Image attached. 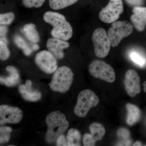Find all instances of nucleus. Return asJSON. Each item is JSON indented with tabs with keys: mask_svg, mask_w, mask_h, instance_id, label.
Masks as SVG:
<instances>
[{
	"mask_svg": "<svg viewBox=\"0 0 146 146\" xmlns=\"http://www.w3.org/2000/svg\"><path fill=\"white\" fill-rule=\"evenodd\" d=\"M48 126L45 139L47 143H52L66 131L69 123L64 114L60 111H53L47 115L46 119Z\"/></svg>",
	"mask_w": 146,
	"mask_h": 146,
	"instance_id": "nucleus-2",
	"label": "nucleus"
},
{
	"mask_svg": "<svg viewBox=\"0 0 146 146\" xmlns=\"http://www.w3.org/2000/svg\"><path fill=\"white\" fill-rule=\"evenodd\" d=\"M145 124L146 125V118H145Z\"/></svg>",
	"mask_w": 146,
	"mask_h": 146,
	"instance_id": "nucleus-35",
	"label": "nucleus"
},
{
	"mask_svg": "<svg viewBox=\"0 0 146 146\" xmlns=\"http://www.w3.org/2000/svg\"><path fill=\"white\" fill-rule=\"evenodd\" d=\"M32 82L28 80L26 82L25 84L20 85L18 91L24 100L27 101L35 102L39 101L42 98V94L38 90L32 88Z\"/></svg>",
	"mask_w": 146,
	"mask_h": 146,
	"instance_id": "nucleus-13",
	"label": "nucleus"
},
{
	"mask_svg": "<svg viewBox=\"0 0 146 146\" xmlns=\"http://www.w3.org/2000/svg\"><path fill=\"white\" fill-rule=\"evenodd\" d=\"M99 102V98L94 91L84 90L79 94L74 112L78 117H85L90 109L98 105Z\"/></svg>",
	"mask_w": 146,
	"mask_h": 146,
	"instance_id": "nucleus-4",
	"label": "nucleus"
},
{
	"mask_svg": "<svg viewBox=\"0 0 146 146\" xmlns=\"http://www.w3.org/2000/svg\"><path fill=\"white\" fill-rule=\"evenodd\" d=\"M133 31V26L127 21H116L112 23L108 33L112 46H117L121 41L130 35Z\"/></svg>",
	"mask_w": 146,
	"mask_h": 146,
	"instance_id": "nucleus-5",
	"label": "nucleus"
},
{
	"mask_svg": "<svg viewBox=\"0 0 146 146\" xmlns=\"http://www.w3.org/2000/svg\"><path fill=\"white\" fill-rule=\"evenodd\" d=\"M89 71L91 75L95 78L109 83L114 82L116 79L115 71L113 68L102 60L92 61L89 65Z\"/></svg>",
	"mask_w": 146,
	"mask_h": 146,
	"instance_id": "nucleus-7",
	"label": "nucleus"
},
{
	"mask_svg": "<svg viewBox=\"0 0 146 146\" xmlns=\"http://www.w3.org/2000/svg\"><path fill=\"white\" fill-rule=\"evenodd\" d=\"M117 135L119 138L123 140L122 142L118 144V145H131V142L129 140L130 132L127 129L125 128H120L117 131Z\"/></svg>",
	"mask_w": 146,
	"mask_h": 146,
	"instance_id": "nucleus-21",
	"label": "nucleus"
},
{
	"mask_svg": "<svg viewBox=\"0 0 146 146\" xmlns=\"http://www.w3.org/2000/svg\"><path fill=\"white\" fill-rule=\"evenodd\" d=\"M7 28L5 26H1L0 27V35H1V40L3 41L6 44L7 43V41L6 39L5 36L6 33H7Z\"/></svg>",
	"mask_w": 146,
	"mask_h": 146,
	"instance_id": "nucleus-31",
	"label": "nucleus"
},
{
	"mask_svg": "<svg viewBox=\"0 0 146 146\" xmlns=\"http://www.w3.org/2000/svg\"><path fill=\"white\" fill-rule=\"evenodd\" d=\"M123 11L122 0H110L107 5L100 12L99 18L105 23H112L119 19Z\"/></svg>",
	"mask_w": 146,
	"mask_h": 146,
	"instance_id": "nucleus-8",
	"label": "nucleus"
},
{
	"mask_svg": "<svg viewBox=\"0 0 146 146\" xmlns=\"http://www.w3.org/2000/svg\"><path fill=\"white\" fill-rule=\"evenodd\" d=\"M133 14L130 19L135 28L139 31H143L146 25V7H135L132 10Z\"/></svg>",
	"mask_w": 146,
	"mask_h": 146,
	"instance_id": "nucleus-14",
	"label": "nucleus"
},
{
	"mask_svg": "<svg viewBox=\"0 0 146 146\" xmlns=\"http://www.w3.org/2000/svg\"><path fill=\"white\" fill-rule=\"evenodd\" d=\"M43 18L45 22L53 27L51 35L53 38L66 41L72 36V28L62 14L47 11L44 14Z\"/></svg>",
	"mask_w": 146,
	"mask_h": 146,
	"instance_id": "nucleus-1",
	"label": "nucleus"
},
{
	"mask_svg": "<svg viewBox=\"0 0 146 146\" xmlns=\"http://www.w3.org/2000/svg\"><path fill=\"white\" fill-rule=\"evenodd\" d=\"M47 48L49 51L58 59H62L64 56L63 50L70 46V44L64 40L50 38L46 43Z\"/></svg>",
	"mask_w": 146,
	"mask_h": 146,
	"instance_id": "nucleus-12",
	"label": "nucleus"
},
{
	"mask_svg": "<svg viewBox=\"0 0 146 146\" xmlns=\"http://www.w3.org/2000/svg\"><path fill=\"white\" fill-rule=\"evenodd\" d=\"M45 0H23V4L28 8H39L43 5Z\"/></svg>",
	"mask_w": 146,
	"mask_h": 146,
	"instance_id": "nucleus-27",
	"label": "nucleus"
},
{
	"mask_svg": "<svg viewBox=\"0 0 146 146\" xmlns=\"http://www.w3.org/2000/svg\"><path fill=\"white\" fill-rule=\"evenodd\" d=\"M56 145L58 146H68L67 138H65V136L63 134L60 135L57 138L56 141Z\"/></svg>",
	"mask_w": 146,
	"mask_h": 146,
	"instance_id": "nucleus-29",
	"label": "nucleus"
},
{
	"mask_svg": "<svg viewBox=\"0 0 146 146\" xmlns=\"http://www.w3.org/2000/svg\"><path fill=\"white\" fill-rule=\"evenodd\" d=\"M39 45L36 44V43H35L32 45V49L34 51H36L39 50Z\"/></svg>",
	"mask_w": 146,
	"mask_h": 146,
	"instance_id": "nucleus-32",
	"label": "nucleus"
},
{
	"mask_svg": "<svg viewBox=\"0 0 146 146\" xmlns=\"http://www.w3.org/2000/svg\"><path fill=\"white\" fill-rule=\"evenodd\" d=\"M140 77L137 72L133 70L126 72L124 84L125 89L129 97L133 98L141 91Z\"/></svg>",
	"mask_w": 146,
	"mask_h": 146,
	"instance_id": "nucleus-11",
	"label": "nucleus"
},
{
	"mask_svg": "<svg viewBox=\"0 0 146 146\" xmlns=\"http://www.w3.org/2000/svg\"><path fill=\"white\" fill-rule=\"evenodd\" d=\"M74 74L70 68L63 66L57 68L53 76L50 87L52 91L60 93L67 92L73 81Z\"/></svg>",
	"mask_w": 146,
	"mask_h": 146,
	"instance_id": "nucleus-3",
	"label": "nucleus"
},
{
	"mask_svg": "<svg viewBox=\"0 0 146 146\" xmlns=\"http://www.w3.org/2000/svg\"><path fill=\"white\" fill-rule=\"evenodd\" d=\"M15 19V15L13 12L2 13L0 15V24L1 25H9Z\"/></svg>",
	"mask_w": 146,
	"mask_h": 146,
	"instance_id": "nucleus-25",
	"label": "nucleus"
},
{
	"mask_svg": "<svg viewBox=\"0 0 146 146\" xmlns=\"http://www.w3.org/2000/svg\"><path fill=\"white\" fill-rule=\"evenodd\" d=\"M14 41L16 46L23 50L25 55L29 56L31 54L32 49L29 47L26 42L22 37L19 35H16L14 37Z\"/></svg>",
	"mask_w": 146,
	"mask_h": 146,
	"instance_id": "nucleus-22",
	"label": "nucleus"
},
{
	"mask_svg": "<svg viewBox=\"0 0 146 146\" xmlns=\"http://www.w3.org/2000/svg\"><path fill=\"white\" fill-rule=\"evenodd\" d=\"M133 145L134 146H142V144L141 142H139V141H136V143L133 144Z\"/></svg>",
	"mask_w": 146,
	"mask_h": 146,
	"instance_id": "nucleus-33",
	"label": "nucleus"
},
{
	"mask_svg": "<svg viewBox=\"0 0 146 146\" xmlns=\"http://www.w3.org/2000/svg\"><path fill=\"white\" fill-rule=\"evenodd\" d=\"M129 57L135 64L140 67H144L146 65V58L140 53L132 51L129 54Z\"/></svg>",
	"mask_w": 146,
	"mask_h": 146,
	"instance_id": "nucleus-23",
	"label": "nucleus"
},
{
	"mask_svg": "<svg viewBox=\"0 0 146 146\" xmlns=\"http://www.w3.org/2000/svg\"><path fill=\"white\" fill-rule=\"evenodd\" d=\"M144 91L146 93V80L143 84Z\"/></svg>",
	"mask_w": 146,
	"mask_h": 146,
	"instance_id": "nucleus-34",
	"label": "nucleus"
},
{
	"mask_svg": "<svg viewBox=\"0 0 146 146\" xmlns=\"http://www.w3.org/2000/svg\"><path fill=\"white\" fill-rule=\"evenodd\" d=\"M96 141L91 133H85L84 136L83 143L85 146H94L96 145Z\"/></svg>",
	"mask_w": 146,
	"mask_h": 146,
	"instance_id": "nucleus-28",
	"label": "nucleus"
},
{
	"mask_svg": "<svg viewBox=\"0 0 146 146\" xmlns=\"http://www.w3.org/2000/svg\"><path fill=\"white\" fill-rule=\"evenodd\" d=\"M11 128L7 126H2L0 127V143H7L9 141L11 138V133L12 132Z\"/></svg>",
	"mask_w": 146,
	"mask_h": 146,
	"instance_id": "nucleus-24",
	"label": "nucleus"
},
{
	"mask_svg": "<svg viewBox=\"0 0 146 146\" xmlns=\"http://www.w3.org/2000/svg\"><path fill=\"white\" fill-rule=\"evenodd\" d=\"M6 70L9 73L10 75L6 77L1 76L0 78L1 83L7 86L17 85L20 80V76L17 69L13 66H8L6 68Z\"/></svg>",
	"mask_w": 146,
	"mask_h": 146,
	"instance_id": "nucleus-15",
	"label": "nucleus"
},
{
	"mask_svg": "<svg viewBox=\"0 0 146 146\" xmlns=\"http://www.w3.org/2000/svg\"><path fill=\"white\" fill-rule=\"evenodd\" d=\"M78 0H49V5L54 10L63 9L76 3Z\"/></svg>",
	"mask_w": 146,
	"mask_h": 146,
	"instance_id": "nucleus-20",
	"label": "nucleus"
},
{
	"mask_svg": "<svg viewBox=\"0 0 146 146\" xmlns=\"http://www.w3.org/2000/svg\"><path fill=\"white\" fill-rule=\"evenodd\" d=\"M91 134L96 142L101 141L106 133V129L103 125L98 123L91 124L89 127Z\"/></svg>",
	"mask_w": 146,
	"mask_h": 146,
	"instance_id": "nucleus-19",
	"label": "nucleus"
},
{
	"mask_svg": "<svg viewBox=\"0 0 146 146\" xmlns=\"http://www.w3.org/2000/svg\"><path fill=\"white\" fill-rule=\"evenodd\" d=\"M23 117L22 110L18 107H12L6 105L0 106V124L3 125L7 123H19Z\"/></svg>",
	"mask_w": 146,
	"mask_h": 146,
	"instance_id": "nucleus-10",
	"label": "nucleus"
},
{
	"mask_svg": "<svg viewBox=\"0 0 146 146\" xmlns=\"http://www.w3.org/2000/svg\"><path fill=\"white\" fill-rule=\"evenodd\" d=\"M128 4L131 6H141L143 4L144 0H125Z\"/></svg>",
	"mask_w": 146,
	"mask_h": 146,
	"instance_id": "nucleus-30",
	"label": "nucleus"
},
{
	"mask_svg": "<svg viewBox=\"0 0 146 146\" xmlns=\"http://www.w3.org/2000/svg\"><path fill=\"white\" fill-rule=\"evenodd\" d=\"M92 40L95 53L97 57L103 58L107 56L112 46L105 30L102 28L96 29L92 35Z\"/></svg>",
	"mask_w": 146,
	"mask_h": 146,
	"instance_id": "nucleus-6",
	"label": "nucleus"
},
{
	"mask_svg": "<svg viewBox=\"0 0 146 146\" xmlns=\"http://www.w3.org/2000/svg\"><path fill=\"white\" fill-rule=\"evenodd\" d=\"M23 31L27 39L30 42L35 44L38 43L40 41V36L34 24H26L23 27Z\"/></svg>",
	"mask_w": 146,
	"mask_h": 146,
	"instance_id": "nucleus-17",
	"label": "nucleus"
},
{
	"mask_svg": "<svg viewBox=\"0 0 146 146\" xmlns=\"http://www.w3.org/2000/svg\"><path fill=\"white\" fill-rule=\"evenodd\" d=\"M126 108L128 112L127 123L128 125H133L140 119L141 111L137 106L131 104H127Z\"/></svg>",
	"mask_w": 146,
	"mask_h": 146,
	"instance_id": "nucleus-16",
	"label": "nucleus"
},
{
	"mask_svg": "<svg viewBox=\"0 0 146 146\" xmlns=\"http://www.w3.org/2000/svg\"><path fill=\"white\" fill-rule=\"evenodd\" d=\"M81 133L78 130L74 128L70 129L67 133L68 146H81Z\"/></svg>",
	"mask_w": 146,
	"mask_h": 146,
	"instance_id": "nucleus-18",
	"label": "nucleus"
},
{
	"mask_svg": "<svg viewBox=\"0 0 146 146\" xmlns=\"http://www.w3.org/2000/svg\"><path fill=\"white\" fill-rule=\"evenodd\" d=\"M10 53L6 44L0 41V58L2 60H7L10 56Z\"/></svg>",
	"mask_w": 146,
	"mask_h": 146,
	"instance_id": "nucleus-26",
	"label": "nucleus"
},
{
	"mask_svg": "<svg viewBox=\"0 0 146 146\" xmlns=\"http://www.w3.org/2000/svg\"><path fill=\"white\" fill-rule=\"evenodd\" d=\"M35 61L38 68L48 74L54 73L57 69L56 57L50 51L43 50L36 55Z\"/></svg>",
	"mask_w": 146,
	"mask_h": 146,
	"instance_id": "nucleus-9",
	"label": "nucleus"
}]
</instances>
